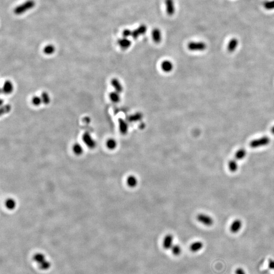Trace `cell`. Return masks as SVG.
<instances>
[{"label":"cell","instance_id":"obj_33","mask_svg":"<svg viewBox=\"0 0 274 274\" xmlns=\"http://www.w3.org/2000/svg\"><path fill=\"white\" fill-rule=\"evenodd\" d=\"M132 30H129V29H125L124 30L122 33V35L125 38H129V37H132Z\"/></svg>","mask_w":274,"mask_h":274},{"label":"cell","instance_id":"obj_31","mask_svg":"<svg viewBox=\"0 0 274 274\" xmlns=\"http://www.w3.org/2000/svg\"><path fill=\"white\" fill-rule=\"evenodd\" d=\"M171 249L172 250L173 254L174 255H176V256H178V255H180L181 253V251H182L181 248L178 245H174L171 248Z\"/></svg>","mask_w":274,"mask_h":274},{"label":"cell","instance_id":"obj_4","mask_svg":"<svg viewBox=\"0 0 274 274\" xmlns=\"http://www.w3.org/2000/svg\"><path fill=\"white\" fill-rule=\"evenodd\" d=\"M270 139L269 137H262L261 138L253 140L250 143V146L251 148H257L261 147L267 145L270 143Z\"/></svg>","mask_w":274,"mask_h":274},{"label":"cell","instance_id":"obj_26","mask_svg":"<svg viewBox=\"0 0 274 274\" xmlns=\"http://www.w3.org/2000/svg\"><path fill=\"white\" fill-rule=\"evenodd\" d=\"M41 99L42 100V103L45 105H48L50 103L51 101V98H50L49 94L46 91H43L42 92L41 95Z\"/></svg>","mask_w":274,"mask_h":274},{"label":"cell","instance_id":"obj_35","mask_svg":"<svg viewBox=\"0 0 274 274\" xmlns=\"http://www.w3.org/2000/svg\"><path fill=\"white\" fill-rule=\"evenodd\" d=\"M269 266L271 269L274 270V261L270 259L269 262Z\"/></svg>","mask_w":274,"mask_h":274},{"label":"cell","instance_id":"obj_30","mask_svg":"<svg viewBox=\"0 0 274 274\" xmlns=\"http://www.w3.org/2000/svg\"><path fill=\"white\" fill-rule=\"evenodd\" d=\"M31 102L32 104L35 106H39L42 103V100L41 96L38 95H35L32 98Z\"/></svg>","mask_w":274,"mask_h":274},{"label":"cell","instance_id":"obj_19","mask_svg":"<svg viewBox=\"0 0 274 274\" xmlns=\"http://www.w3.org/2000/svg\"><path fill=\"white\" fill-rule=\"evenodd\" d=\"M203 243L202 242H194L190 245V249L193 252H197L200 251L203 248Z\"/></svg>","mask_w":274,"mask_h":274},{"label":"cell","instance_id":"obj_21","mask_svg":"<svg viewBox=\"0 0 274 274\" xmlns=\"http://www.w3.org/2000/svg\"><path fill=\"white\" fill-rule=\"evenodd\" d=\"M143 118V114L141 113H136L130 116L128 118V120L130 122H135L141 120Z\"/></svg>","mask_w":274,"mask_h":274},{"label":"cell","instance_id":"obj_17","mask_svg":"<svg viewBox=\"0 0 274 274\" xmlns=\"http://www.w3.org/2000/svg\"><path fill=\"white\" fill-rule=\"evenodd\" d=\"M239 44V41L237 38H232L228 42V50L230 52L234 51L237 49Z\"/></svg>","mask_w":274,"mask_h":274},{"label":"cell","instance_id":"obj_29","mask_svg":"<svg viewBox=\"0 0 274 274\" xmlns=\"http://www.w3.org/2000/svg\"><path fill=\"white\" fill-rule=\"evenodd\" d=\"M33 259L35 262H37L39 264L43 262H45V256L42 253H37L34 255L33 257Z\"/></svg>","mask_w":274,"mask_h":274},{"label":"cell","instance_id":"obj_5","mask_svg":"<svg viewBox=\"0 0 274 274\" xmlns=\"http://www.w3.org/2000/svg\"><path fill=\"white\" fill-rule=\"evenodd\" d=\"M197 219L199 223L207 227H210L214 223V220L212 217L203 213H201L198 215Z\"/></svg>","mask_w":274,"mask_h":274},{"label":"cell","instance_id":"obj_22","mask_svg":"<svg viewBox=\"0 0 274 274\" xmlns=\"http://www.w3.org/2000/svg\"><path fill=\"white\" fill-rule=\"evenodd\" d=\"M109 98L110 100L114 103H117L120 100V93L116 91H112L109 94Z\"/></svg>","mask_w":274,"mask_h":274},{"label":"cell","instance_id":"obj_20","mask_svg":"<svg viewBox=\"0 0 274 274\" xmlns=\"http://www.w3.org/2000/svg\"><path fill=\"white\" fill-rule=\"evenodd\" d=\"M72 150L74 154L77 155H80L82 154L84 151V149L82 146L78 143H76L74 144L72 147Z\"/></svg>","mask_w":274,"mask_h":274},{"label":"cell","instance_id":"obj_28","mask_svg":"<svg viewBox=\"0 0 274 274\" xmlns=\"http://www.w3.org/2000/svg\"><path fill=\"white\" fill-rule=\"evenodd\" d=\"M55 50H56L55 47L53 45L49 44L44 48L43 52L46 55H51L54 53Z\"/></svg>","mask_w":274,"mask_h":274},{"label":"cell","instance_id":"obj_36","mask_svg":"<svg viewBox=\"0 0 274 274\" xmlns=\"http://www.w3.org/2000/svg\"><path fill=\"white\" fill-rule=\"evenodd\" d=\"M236 274H246V273L243 269H241V268H239V269H237Z\"/></svg>","mask_w":274,"mask_h":274},{"label":"cell","instance_id":"obj_11","mask_svg":"<svg viewBox=\"0 0 274 274\" xmlns=\"http://www.w3.org/2000/svg\"><path fill=\"white\" fill-rule=\"evenodd\" d=\"M117 43L122 49H128L132 45V42L130 41V40H129L128 38H125V37L118 40Z\"/></svg>","mask_w":274,"mask_h":274},{"label":"cell","instance_id":"obj_38","mask_svg":"<svg viewBox=\"0 0 274 274\" xmlns=\"http://www.w3.org/2000/svg\"><path fill=\"white\" fill-rule=\"evenodd\" d=\"M271 131V133L274 135V126H273V128H272Z\"/></svg>","mask_w":274,"mask_h":274},{"label":"cell","instance_id":"obj_1","mask_svg":"<svg viewBox=\"0 0 274 274\" xmlns=\"http://www.w3.org/2000/svg\"><path fill=\"white\" fill-rule=\"evenodd\" d=\"M36 3L34 0H28L22 5L16 7L14 10V13L17 15H21L26 11L31 9L35 7Z\"/></svg>","mask_w":274,"mask_h":274},{"label":"cell","instance_id":"obj_24","mask_svg":"<svg viewBox=\"0 0 274 274\" xmlns=\"http://www.w3.org/2000/svg\"><path fill=\"white\" fill-rule=\"evenodd\" d=\"M106 146L109 149L114 150L117 146V143L114 139H109L106 142Z\"/></svg>","mask_w":274,"mask_h":274},{"label":"cell","instance_id":"obj_3","mask_svg":"<svg viewBox=\"0 0 274 274\" xmlns=\"http://www.w3.org/2000/svg\"><path fill=\"white\" fill-rule=\"evenodd\" d=\"M187 47L189 50L193 51H202L206 49L207 45L205 42L202 41H193L188 44Z\"/></svg>","mask_w":274,"mask_h":274},{"label":"cell","instance_id":"obj_8","mask_svg":"<svg viewBox=\"0 0 274 274\" xmlns=\"http://www.w3.org/2000/svg\"><path fill=\"white\" fill-rule=\"evenodd\" d=\"M174 242V237L172 235L168 234L166 235L163 241V247L165 249H171L172 247Z\"/></svg>","mask_w":274,"mask_h":274},{"label":"cell","instance_id":"obj_32","mask_svg":"<svg viewBox=\"0 0 274 274\" xmlns=\"http://www.w3.org/2000/svg\"><path fill=\"white\" fill-rule=\"evenodd\" d=\"M39 266L40 269H41V270H48L50 267L51 264H50L49 262L45 261L43 262H42V263H40V264H39Z\"/></svg>","mask_w":274,"mask_h":274},{"label":"cell","instance_id":"obj_13","mask_svg":"<svg viewBox=\"0 0 274 274\" xmlns=\"http://www.w3.org/2000/svg\"><path fill=\"white\" fill-rule=\"evenodd\" d=\"M118 123H119V128L121 134L122 135H126L128 133V129H129L128 122L122 118H120L118 120Z\"/></svg>","mask_w":274,"mask_h":274},{"label":"cell","instance_id":"obj_10","mask_svg":"<svg viewBox=\"0 0 274 274\" xmlns=\"http://www.w3.org/2000/svg\"><path fill=\"white\" fill-rule=\"evenodd\" d=\"M242 223L240 219H236L232 222L230 226V231L233 233H237L241 229Z\"/></svg>","mask_w":274,"mask_h":274},{"label":"cell","instance_id":"obj_9","mask_svg":"<svg viewBox=\"0 0 274 274\" xmlns=\"http://www.w3.org/2000/svg\"><path fill=\"white\" fill-rule=\"evenodd\" d=\"M166 11L169 15L172 16L175 12V5L174 0H165Z\"/></svg>","mask_w":274,"mask_h":274},{"label":"cell","instance_id":"obj_27","mask_svg":"<svg viewBox=\"0 0 274 274\" xmlns=\"http://www.w3.org/2000/svg\"><path fill=\"white\" fill-rule=\"evenodd\" d=\"M263 7L265 9L267 10H274V0H267L264 2L263 3Z\"/></svg>","mask_w":274,"mask_h":274},{"label":"cell","instance_id":"obj_18","mask_svg":"<svg viewBox=\"0 0 274 274\" xmlns=\"http://www.w3.org/2000/svg\"><path fill=\"white\" fill-rule=\"evenodd\" d=\"M5 205L7 209L9 210H13L17 207V201L13 198H7L6 200Z\"/></svg>","mask_w":274,"mask_h":274},{"label":"cell","instance_id":"obj_16","mask_svg":"<svg viewBox=\"0 0 274 274\" xmlns=\"http://www.w3.org/2000/svg\"><path fill=\"white\" fill-rule=\"evenodd\" d=\"M126 183L130 188H135L138 184V180L134 175H130L126 179Z\"/></svg>","mask_w":274,"mask_h":274},{"label":"cell","instance_id":"obj_15","mask_svg":"<svg viewBox=\"0 0 274 274\" xmlns=\"http://www.w3.org/2000/svg\"><path fill=\"white\" fill-rule=\"evenodd\" d=\"M174 68V66L172 62H171L169 60H165L164 61H163L161 64V68L162 70L164 72H171L172 71Z\"/></svg>","mask_w":274,"mask_h":274},{"label":"cell","instance_id":"obj_25","mask_svg":"<svg viewBox=\"0 0 274 274\" xmlns=\"http://www.w3.org/2000/svg\"><path fill=\"white\" fill-rule=\"evenodd\" d=\"M228 169L231 172H236L238 169V164L236 160L235 159L231 160L228 162Z\"/></svg>","mask_w":274,"mask_h":274},{"label":"cell","instance_id":"obj_2","mask_svg":"<svg viewBox=\"0 0 274 274\" xmlns=\"http://www.w3.org/2000/svg\"><path fill=\"white\" fill-rule=\"evenodd\" d=\"M82 140L88 148L93 149L96 147V141L89 132H86L82 135Z\"/></svg>","mask_w":274,"mask_h":274},{"label":"cell","instance_id":"obj_6","mask_svg":"<svg viewBox=\"0 0 274 274\" xmlns=\"http://www.w3.org/2000/svg\"><path fill=\"white\" fill-rule=\"evenodd\" d=\"M147 31V27L145 25H140L137 29L132 31V37L134 39H137L140 36L144 35Z\"/></svg>","mask_w":274,"mask_h":274},{"label":"cell","instance_id":"obj_7","mask_svg":"<svg viewBox=\"0 0 274 274\" xmlns=\"http://www.w3.org/2000/svg\"><path fill=\"white\" fill-rule=\"evenodd\" d=\"M14 91V85L12 82L9 80L5 81L2 88V92L5 95H10Z\"/></svg>","mask_w":274,"mask_h":274},{"label":"cell","instance_id":"obj_37","mask_svg":"<svg viewBox=\"0 0 274 274\" xmlns=\"http://www.w3.org/2000/svg\"><path fill=\"white\" fill-rule=\"evenodd\" d=\"M83 122L86 124H90L91 122V118L89 117H85L83 120Z\"/></svg>","mask_w":274,"mask_h":274},{"label":"cell","instance_id":"obj_23","mask_svg":"<svg viewBox=\"0 0 274 274\" xmlns=\"http://www.w3.org/2000/svg\"><path fill=\"white\" fill-rule=\"evenodd\" d=\"M246 154L247 152L245 149L241 148L236 152L235 158L237 160H242L245 157Z\"/></svg>","mask_w":274,"mask_h":274},{"label":"cell","instance_id":"obj_12","mask_svg":"<svg viewBox=\"0 0 274 274\" xmlns=\"http://www.w3.org/2000/svg\"><path fill=\"white\" fill-rule=\"evenodd\" d=\"M152 39L155 43H159L162 39L161 31L159 28H155L152 31Z\"/></svg>","mask_w":274,"mask_h":274},{"label":"cell","instance_id":"obj_14","mask_svg":"<svg viewBox=\"0 0 274 274\" xmlns=\"http://www.w3.org/2000/svg\"><path fill=\"white\" fill-rule=\"evenodd\" d=\"M111 84L112 87L114 88L115 91L118 93H121L123 91V86L122 84H121L120 82V80L117 78H113L111 81Z\"/></svg>","mask_w":274,"mask_h":274},{"label":"cell","instance_id":"obj_34","mask_svg":"<svg viewBox=\"0 0 274 274\" xmlns=\"http://www.w3.org/2000/svg\"><path fill=\"white\" fill-rule=\"evenodd\" d=\"M11 110V106H10V105H5V106L3 107V108H2L1 109V113L2 112L4 111V113H7L9 112Z\"/></svg>","mask_w":274,"mask_h":274}]
</instances>
